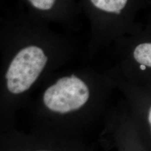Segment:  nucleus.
Segmentation results:
<instances>
[{
	"instance_id": "39448f33",
	"label": "nucleus",
	"mask_w": 151,
	"mask_h": 151,
	"mask_svg": "<svg viewBox=\"0 0 151 151\" xmlns=\"http://www.w3.org/2000/svg\"><path fill=\"white\" fill-rule=\"evenodd\" d=\"M29 1L35 8L39 10L47 11L53 7L56 0H29Z\"/></svg>"
},
{
	"instance_id": "0eeeda50",
	"label": "nucleus",
	"mask_w": 151,
	"mask_h": 151,
	"mask_svg": "<svg viewBox=\"0 0 151 151\" xmlns=\"http://www.w3.org/2000/svg\"><path fill=\"white\" fill-rule=\"evenodd\" d=\"M35 151H51V150H35Z\"/></svg>"
},
{
	"instance_id": "f257e3e1",
	"label": "nucleus",
	"mask_w": 151,
	"mask_h": 151,
	"mask_svg": "<svg viewBox=\"0 0 151 151\" xmlns=\"http://www.w3.org/2000/svg\"><path fill=\"white\" fill-rule=\"evenodd\" d=\"M90 98L88 84L78 74L62 76L45 89L41 104L45 111L58 116H65L81 111Z\"/></svg>"
},
{
	"instance_id": "f03ea898",
	"label": "nucleus",
	"mask_w": 151,
	"mask_h": 151,
	"mask_svg": "<svg viewBox=\"0 0 151 151\" xmlns=\"http://www.w3.org/2000/svg\"><path fill=\"white\" fill-rule=\"evenodd\" d=\"M48 57L40 46L29 45L20 49L11 60L5 74L6 87L14 97H22L42 76Z\"/></svg>"
},
{
	"instance_id": "423d86ee",
	"label": "nucleus",
	"mask_w": 151,
	"mask_h": 151,
	"mask_svg": "<svg viewBox=\"0 0 151 151\" xmlns=\"http://www.w3.org/2000/svg\"><path fill=\"white\" fill-rule=\"evenodd\" d=\"M148 121H149V123L150 124V127H151V106L148 113Z\"/></svg>"
},
{
	"instance_id": "20e7f679",
	"label": "nucleus",
	"mask_w": 151,
	"mask_h": 151,
	"mask_svg": "<svg viewBox=\"0 0 151 151\" xmlns=\"http://www.w3.org/2000/svg\"><path fill=\"white\" fill-rule=\"evenodd\" d=\"M133 55L134 60L141 65L151 67V42L138 45L134 50Z\"/></svg>"
},
{
	"instance_id": "7ed1b4c3",
	"label": "nucleus",
	"mask_w": 151,
	"mask_h": 151,
	"mask_svg": "<svg viewBox=\"0 0 151 151\" xmlns=\"http://www.w3.org/2000/svg\"><path fill=\"white\" fill-rule=\"evenodd\" d=\"M94 6L109 13L120 14L125 7L127 0H90Z\"/></svg>"
}]
</instances>
